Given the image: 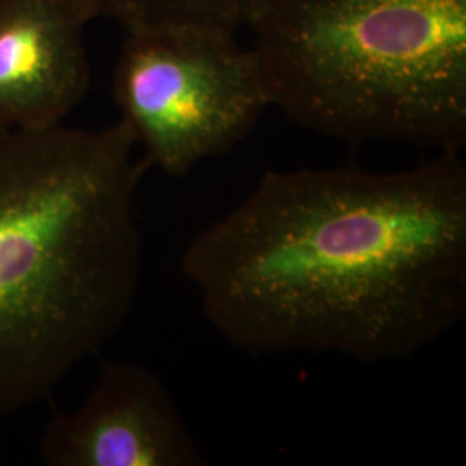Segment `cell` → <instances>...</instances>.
<instances>
[{
  "mask_svg": "<svg viewBox=\"0 0 466 466\" xmlns=\"http://www.w3.org/2000/svg\"><path fill=\"white\" fill-rule=\"evenodd\" d=\"M96 17L116 21L127 32L213 28L238 34L249 28L267 0H86Z\"/></svg>",
  "mask_w": 466,
  "mask_h": 466,
  "instance_id": "cell-7",
  "label": "cell"
},
{
  "mask_svg": "<svg viewBox=\"0 0 466 466\" xmlns=\"http://www.w3.org/2000/svg\"><path fill=\"white\" fill-rule=\"evenodd\" d=\"M119 119L0 132V418L49 400L134 309L147 159Z\"/></svg>",
  "mask_w": 466,
  "mask_h": 466,
  "instance_id": "cell-2",
  "label": "cell"
},
{
  "mask_svg": "<svg viewBox=\"0 0 466 466\" xmlns=\"http://www.w3.org/2000/svg\"><path fill=\"white\" fill-rule=\"evenodd\" d=\"M113 96L149 167L169 177L230 152L271 107L254 49L213 28L127 34Z\"/></svg>",
  "mask_w": 466,
  "mask_h": 466,
  "instance_id": "cell-4",
  "label": "cell"
},
{
  "mask_svg": "<svg viewBox=\"0 0 466 466\" xmlns=\"http://www.w3.org/2000/svg\"><path fill=\"white\" fill-rule=\"evenodd\" d=\"M271 106L352 146H466V0H267L249 26Z\"/></svg>",
  "mask_w": 466,
  "mask_h": 466,
  "instance_id": "cell-3",
  "label": "cell"
},
{
  "mask_svg": "<svg viewBox=\"0 0 466 466\" xmlns=\"http://www.w3.org/2000/svg\"><path fill=\"white\" fill-rule=\"evenodd\" d=\"M86 0H0V132L57 127L90 90Z\"/></svg>",
  "mask_w": 466,
  "mask_h": 466,
  "instance_id": "cell-6",
  "label": "cell"
},
{
  "mask_svg": "<svg viewBox=\"0 0 466 466\" xmlns=\"http://www.w3.org/2000/svg\"><path fill=\"white\" fill-rule=\"evenodd\" d=\"M50 466H199V446L165 383L138 363L102 361L84 402L40 439Z\"/></svg>",
  "mask_w": 466,
  "mask_h": 466,
  "instance_id": "cell-5",
  "label": "cell"
},
{
  "mask_svg": "<svg viewBox=\"0 0 466 466\" xmlns=\"http://www.w3.org/2000/svg\"><path fill=\"white\" fill-rule=\"evenodd\" d=\"M202 311L249 354L400 361L466 313V165L268 171L182 256Z\"/></svg>",
  "mask_w": 466,
  "mask_h": 466,
  "instance_id": "cell-1",
  "label": "cell"
}]
</instances>
